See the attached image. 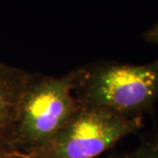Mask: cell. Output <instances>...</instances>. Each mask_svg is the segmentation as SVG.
Here are the masks:
<instances>
[{
	"label": "cell",
	"mask_w": 158,
	"mask_h": 158,
	"mask_svg": "<svg viewBox=\"0 0 158 158\" xmlns=\"http://www.w3.org/2000/svg\"><path fill=\"white\" fill-rule=\"evenodd\" d=\"M75 72L73 93L80 105L127 117L153 113L158 99V58L141 65L103 61Z\"/></svg>",
	"instance_id": "6da1fadb"
},
{
	"label": "cell",
	"mask_w": 158,
	"mask_h": 158,
	"mask_svg": "<svg viewBox=\"0 0 158 158\" xmlns=\"http://www.w3.org/2000/svg\"><path fill=\"white\" fill-rule=\"evenodd\" d=\"M75 69L60 77L29 73L18 111L14 144L27 155L45 145L77 112Z\"/></svg>",
	"instance_id": "7a4b0ae2"
},
{
	"label": "cell",
	"mask_w": 158,
	"mask_h": 158,
	"mask_svg": "<svg viewBox=\"0 0 158 158\" xmlns=\"http://www.w3.org/2000/svg\"><path fill=\"white\" fill-rule=\"evenodd\" d=\"M143 127V117H127L110 110L82 106L45 145L25 158H98L126 136Z\"/></svg>",
	"instance_id": "3957f363"
},
{
	"label": "cell",
	"mask_w": 158,
	"mask_h": 158,
	"mask_svg": "<svg viewBox=\"0 0 158 158\" xmlns=\"http://www.w3.org/2000/svg\"><path fill=\"white\" fill-rule=\"evenodd\" d=\"M29 72L0 62V158L18 154L14 135L18 111Z\"/></svg>",
	"instance_id": "277c9868"
},
{
	"label": "cell",
	"mask_w": 158,
	"mask_h": 158,
	"mask_svg": "<svg viewBox=\"0 0 158 158\" xmlns=\"http://www.w3.org/2000/svg\"><path fill=\"white\" fill-rule=\"evenodd\" d=\"M108 158H158V132L154 130L144 135L134 150L113 153Z\"/></svg>",
	"instance_id": "5b68a950"
},
{
	"label": "cell",
	"mask_w": 158,
	"mask_h": 158,
	"mask_svg": "<svg viewBox=\"0 0 158 158\" xmlns=\"http://www.w3.org/2000/svg\"><path fill=\"white\" fill-rule=\"evenodd\" d=\"M143 39L148 43L158 45V21L143 34Z\"/></svg>",
	"instance_id": "8992f818"
},
{
	"label": "cell",
	"mask_w": 158,
	"mask_h": 158,
	"mask_svg": "<svg viewBox=\"0 0 158 158\" xmlns=\"http://www.w3.org/2000/svg\"><path fill=\"white\" fill-rule=\"evenodd\" d=\"M1 158H25L24 156L20 155V154H13V155H10V156H4V157Z\"/></svg>",
	"instance_id": "52a82bcc"
}]
</instances>
